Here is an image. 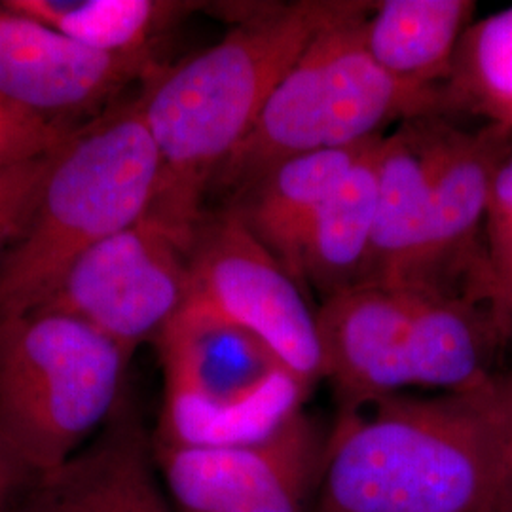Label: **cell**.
Listing matches in <instances>:
<instances>
[{
  "instance_id": "cell-1",
  "label": "cell",
  "mask_w": 512,
  "mask_h": 512,
  "mask_svg": "<svg viewBox=\"0 0 512 512\" xmlns=\"http://www.w3.org/2000/svg\"><path fill=\"white\" fill-rule=\"evenodd\" d=\"M512 433L494 384L340 412L315 512H511Z\"/></svg>"
},
{
  "instance_id": "cell-2",
  "label": "cell",
  "mask_w": 512,
  "mask_h": 512,
  "mask_svg": "<svg viewBox=\"0 0 512 512\" xmlns=\"http://www.w3.org/2000/svg\"><path fill=\"white\" fill-rule=\"evenodd\" d=\"M361 2L226 4L234 27L215 46L160 69L139 97L162 160L150 217L190 247L215 175L311 38Z\"/></svg>"
},
{
  "instance_id": "cell-3",
  "label": "cell",
  "mask_w": 512,
  "mask_h": 512,
  "mask_svg": "<svg viewBox=\"0 0 512 512\" xmlns=\"http://www.w3.org/2000/svg\"><path fill=\"white\" fill-rule=\"evenodd\" d=\"M160 175L139 99L76 129L55 152L27 232L0 264V321L44 308L82 256L147 217Z\"/></svg>"
},
{
  "instance_id": "cell-4",
  "label": "cell",
  "mask_w": 512,
  "mask_h": 512,
  "mask_svg": "<svg viewBox=\"0 0 512 512\" xmlns=\"http://www.w3.org/2000/svg\"><path fill=\"white\" fill-rule=\"evenodd\" d=\"M372 8L374 2H361L311 38L211 188L232 200L287 160L359 147L397 120L439 114L442 92L406 88L368 54L363 25Z\"/></svg>"
},
{
  "instance_id": "cell-5",
  "label": "cell",
  "mask_w": 512,
  "mask_h": 512,
  "mask_svg": "<svg viewBox=\"0 0 512 512\" xmlns=\"http://www.w3.org/2000/svg\"><path fill=\"white\" fill-rule=\"evenodd\" d=\"M131 357L63 311L0 321V440L33 476L59 469L128 395Z\"/></svg>"
},
{
  "instance_id": "cell-6",
  "label": "cell",
  "mask_w": 512,
  "mask_h": 512,
  "mask_svg": "<svg viewBox=\"0 0 512 512\" xmlns=\"http://www.w3.org/2000/svg\"><path fill=\"white\" fill-rule=\"evenodd\" d=\"M165 397L152 439L241 446L272 437L302 412L310 389L251 330L190 294L158 336Z\"/></svg>"
},
{
  "instance_id": "cell-7",
  "label": "cell",
  "mask_w": 512,
  "mask_h": 512,
  "mask_svg": "<svg viewBox=\"0 0 512 512\" xmlns=\"http://www.w3.org/2000/svg\"><path fill=\"white\" fill-rule=\"evenodd\" d=\"M192 293L251 330L294 376L313 389L325 378V361L302 285L289 274L236 211H205L188 247Z\"/></svg>"
},
{
  "instance_id": "cell-8",
  "label": "cell",
  "mask_w": 512,
  "mask_h": 512,
  "mask_svg": "<svg viewBox=\"0 0 512 512\" xmlns=\"http://www.w3.org/2000/svg\"><path fill=\"white\" fill-rule=\"evenodd\" d=\"M190 293L188 249L147 215L82 256L44 308L73 315L133 355L158 340Z\"/></svg>"
},
{
  "instance_id": "cell-9",
  "label": "cell",
  "mask_w": 512,
  "mask_h": 512,
  "mask_svg": "<svg viewBox=\"0 0 512 512\" xmlns=\"http://www.w3.org/2000/svg\"><path fill=\"white\" fill-rule=\"evenodd\" d=\"M177 512H304L327 439L300 412L268 439L241 446H175L152 439Z\"/></svg>"
},
{
  "instance_id": "cell-10",
  "label": "cell",
  "mask_w": 512,
  "mask_h": 512,
  "mask_svg": "<svg viewBox=\"0 0 512 512\" xmlns=\"http://www.w3.org/2000/svg\"><path fill=\"white\" fill-rule=\"evenodd\" d=\"M511 150L507 126L467 131L439 120L429 230L408 287L473 294L492 304L482 234L495 173Z\"/></svg>"
},
{
  "instance_id": "cell-11",
  "label": "cell",
  "mask_w": 512,
  "mask_h": 512,
  "mask_svg": "<svg viewBox=\"0 0 512 512\" xmlns=\"http://www.w3.org/2000/svg\"><path fill=\"white\" fill-rule=\"evenodd\" d=\"M158 71L154 59L101 52L0 8V95L46 122L67 128L65 118L97 109L131 80Z\"/></svg>"
},
{
  "instance_id": "cell-12",
  "label": "cell",
  "mask_w": 512,
  "mask_h": 512,
  "mask_svg": "<svg viewBox=\"0 0 512 512\" xmlns=\"http://www.w3.org/2000/svg\"><path fill=\"white\" fill-rule=\"evenodd\" d=\"M160 480L152 437L126 395L88 446L35 476L6 512H177Z\"/></svg>"
},
{
  "instance_id": "cell-13",
  "label": "cell",
  "mask_w": 512,
  "mask_h": 512,
  "mask_svg": "<svg viewBox=\"0 0 512 512\" xmlns=\"http://www.w3.org/2000/svg\"><path fill=\"white\" fill-rule=\"evenodd\" d=\"M412 287L361 285L323 300L317 329L325 378L340 412L355 410L410 385L408 342Z\"/></svg>"
},
{
  "instance_id": "cell-14",
  "label": "cell",
  "mask_w": 512,
  "mask_h": 512,
  "mask_svg": "<svg viewBox=\"0 0 512 512\" xmlns=\"http://www.w3.org/2000/svg\"><path fill=\"white\" fill-rule=\"evenodd\" d=\"M439 114L406 120L384 135L378 207L365 285L408 287L425 247Z\"/></svg>"
},
{
  "instance_id": "cell-15",
  "label": "cell",
  "mask_w": 512,
  "mask_h": 512,
  "mask_svg": "<svg viewBox=\"0 0 512 512\" xmlns=\"http://www.w3.org/2000/svg\"><path fill=\"white\" fill-rule=\"evenodd\" d=\"M372 141L359 147L311 152L275 165L226 207L236 211L253 236L300 283L298 251L311 220Z\"/></svg>"
},
{
  "instance_id": "cell-16",
  "label": "cell",
  "mask_w": 512,
  "mask_h": 512,
  "mask_svg": "<svg viewBox=\"0 0 512 512\" xmlns=\"http://www.w3.org/2000/svg\"><path fill=\"white\" fill-rule=\"evenodd\" d=\"M475 10L471 0L374 2L363 25L366 50L395 82L442 92Z\"/></svg>"
},
{
  "instance_id": "cell-17",
  "label": "cell",
  "mask_w": 512,
  "mask_h": 512,
  "mask_svg": "<svg viewBox=\"0 0 512 512\" xmlns=\"http://www.w3.org/2000/svg\"><path fill=\"white\" fill-rule=\"evenodd\" d=\"M374 139L344 181L311 220L298 251V279L327 300L365 285L378 207V154Z\"/></svg>"
},
{
  "instance_id": "cell-18",
  "label": "cell",
  "mask_w": 512,
  "mask_h": 512,
  "mask_svg": "<svg viewBox=\"0 0 512 512\" xmlns=\"http://www.w3.org/2000/svg\"><path fill=\"white\" fill-rule=\"evenodd\" d=\"M198 2L167 0H6L16 12L109 54L154 59V46Z\"/></svg>"
},
{
  "instance_id": "cell-19",
  "label": "cell",
  "mask_w": 512,
  "mask_h": 512,
  "mask_svg": "<svg viewBox=\"0 0 512 512\" xmlns=\"http://www.w3.org/2000/svg\"><path fill=\"white\" fill-rule=\"evenodd\" d=\"M442 110L471 112L511 128L512 6L467 29L442 86Z\"/></svg>"
},
{
  "instance_id": "cell-20",
  "label": "cell",
  "mask_w": 512,
  "mask_h": 512,
  "mask_svg": "<svg viewBox=\"0 0 512 512\" xmlns=\"http://www.w3.org/2000/svg\"><path fill=\"white\" fill-rule=\"evenodd\" d=\"M482 243L488 293L512 323V150L495 173Z\"/></svg>"
},
{
  "instance_id": "cell-21",
  "label": "cell",
  "mask_w": 512,
  "mask_h": 512,
  "mask_svg": "<svg viewBox=\"0 0 512 512\" xmlns=\"http://www.w3.org/2000/svg\"><path fill=\"white\" fill-rule=\"evenodd\" d=\"M55 152L0 167V264L23 238L35 217L44 184L54 165Z\"/></svg>"
},
{
  "instance_id": "cell-22",
  "label": "cell",
  "mask_w": 512,
  "mask_h": 512,
  "mask_svg": "<svg viewBox=\"0 0 512 512\" xmlns=\"http://www.w3.org/2000/svg\"><path fill=\"white\" fill-rule=\"evenodd\" d=\"M74 131L19 109L0 95V167L48 156L63 147Z\"/></svg>"
},
{
  "instance_id": "cell-23",
  "label": "cell",
  "mask_w": 512,
  "mask_h": 512,
  "mask_svg": "<svg viewBox=\"0 0 512 512\" xmlns=\"http://www.w3.org/2000/svg\"><path fill=\"white\" fill-rule=\"evenodd\" d=\"M35 476L0 440V512H6Z\"/></svg>"
},
{
  "instance_id": "cell-24",
  "label": "cell",
  "mask_w": 512,
  "mask_h": 512,
  "mask_svg": "<svg viewBox=\"0 0 512 512\" xmlns=\"http://www.w3.org/2000/svg\"><path fill=\"white\" fill-rule=\"evenodd\" d=\"M497 391H499L501 406L505 410V416H507L512 433V374H507L503 378L497 376Z\"/></svg>"
},
{
  "instance_id": "cell-25",
  "label": "cell",
  "mask_w": 512,
  "mask_h": 512,
  "mask_svg": "<svg viewBox=\"0 0 512 512\" xmlns=\"http://www.w3.org/2000/svg\"><path fill=\"white\" fill-rule=\"evenodd\" d=\"M511 374H512V372H511Z\"/></svg>"
},
{
  "instance_id": "cell-26",
  "label": "cell",
  "mask_w": 512,
  "mask_h": 512,
  "mask_svg": "<svg viewBox=\"0 0 512 512\" xmlns=\"http://www.w3.org/2000/svg\"><path fill=\"white\" fill-rule=\"evenodd\" d=\"M512 512V511H511Z\"/></svg>"
}]
</instances>
